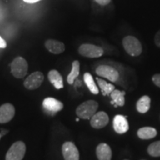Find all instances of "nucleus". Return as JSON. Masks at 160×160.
Masks as SVG:
<instances>
[{"mask_svg":"<svg viewBox=\"0 0 160 160\" xmlns=\"http://www.w3.org/2000/svg\"><path fill=\"white\" fill-rule=\"evenodd\" d=\"M99 104L95 100H88L79 105L76 110V113L79 118L82 119H91L97 113Z\"/></svg>","mask_w":160,"mask_h":160,"instance_id":"1","label":"nucleus"},{"mask_svg":"<svg viewBox=\"0 0 160 160\" xmlns=\"http://www.w3.org/2000/svg\"><path fill=\"white\" fill-rule=\"evenodd\" d=\"M122 45L128 54L138 57L142 52V46L140 41L133 36H126L122 39Z\"/></svg>","mask_w":160,"mask_h":160,"instance_id":"2","label":"nucleus"},{"mask_svg":"<svg viewBox=\"0 0 160 160\" xmlns=\"http://www.w3.org/2000/svg\"><path fill=\"white\" fill-rule=\"evenodd\" d=\"M11 70L13 76L17 79L25 77L28 71V64L22 57L15 58L11 64Z\"/></svg>","mask_w":160,"mask_h":160,"instance_id":"3","label":"nucleus"},{"mask_svg":"<svg viewBox=\"0 0 160 160\" xmlns=\"http://www.w3.org/2000/svg\"><path fill=\"white\" fill-rule=\"evenodd\" d=\"M25 151V144L22 141L16 142L7 152L5 160H22Z\"/></svg>","mask_w":160,"mask_h":160,"instance_id":"4","label":"nucleus"},{"mask_svg":"<svg viewBox=\"0 0 160 160\" xmlns=\"http://www.w3.org/2000/svg\"><path fill=\"white\" fill-rule=\"evenodd\" d=\"M78 51L80 55L88 58H99L104 53L102 48L92 44H82L79 46Z\"/></svg>","mask_w":160,"mask_h":160,"instance_id":"5","label":"nucleus"},{"mask_svg":"<svg viewBox=\"0 0 160 160\" xmlns=\"http://www.w3.org/2000/svg\"><path fill=\"white\" fill-rule=\"evenodd\" d=\"M96 73L100 77L105 78L112 82H116L119 77V73L117 69L112 66L107 65H101L96 69Z\"/></svg>","mask_w":160,"mask_h":160,"instance_id":"6","label":"nucleus"},{"mask_svg":"<svg viewBox=\"0 0 160 160\" xmlns=\"http://www.w3.org/2000/svg\"><path fill=\"white\" fill-rule=\"evenodd\" d=\"M44 81V75L42 72L36 71L26 78L24 81V86L28 90L37 89Z\"/></svg>","mask_w":160,"mask_h":160,"instance_id":"7","label":"nucleus"},{"mask_svg":"<svg viewBox=\"0 0 160 160\" xmlns=\"http://www.w3.org/2000/svg\"><path fill=\"white\" fill-rule=\"evenodd\" d=\"M62 154L65 160H79V151L71 142H65L63 144Z\"/></svg>","mask_w":160,"mask_h":160,"instance_id":"8","label":"nucleus"},{"mask_svg":"<svg viewBox=\"0 0 160 160\" xmlns=\"http://www.w3.org/2000/svg\"><path fill=\"white\" fill-rule=\"evenodd\" d=\"M108 115L104 111L97 112L91 119V125L96 129L103 128L108 124Z\"/></svg>","mask_w":160,"mask_h":160,"instance_id":"9","label":"nucleus"},{"mask_svg":"<svg viewBox=\"0 0 160 160\" xmlns=\"http://www.w3.org/2000/svg\"><path fill=\"white\" fill-rule=\"evenodd\" d=\"M113 127L117 133H125L129 130V124L126 117L120 114L115 116L113 121Z\"/></svg>","mask_w":160,"mask_h":160,"instance_id":"10","label":"nucleus"},{"mask_svg":"<svg viewBox=\"0 0 160 160\" xmlns=\"http://www.w3.org/2000/svg\"><path fill=\"white\" fill-rule=\"evenodd\" d=\"M15 115V108L13 105L5 103L0 107V123H7Z\"/></svg>","mask_w":160,"mask_h":160,"instance_id":"11","label":"nucleus"},{"mask_svg":"<svg viewBox=\"0 0 160 160\" xmlns=\"http://www.w3.org/2000/svg\"><path fill=\"white\" fill-rule=\"evenodd\" d=\"M45 46L48 51L53 54H60L65 50V44L56 39H48L45 42Z\"/></svg>","mask_w":160,"mask_h":160,"instance_id":"12","label":"nucleus"},{"mask_svg":"<svg viewBox=\"0 0 160 160\" xmlns=\"http://www.w3.org/2000/svg\"><path fill=\"white\" fill-rule=\"evenodd\" d=\"M44 108L51 112H58L62 110L64 105L62 102L52 97H48L43 100Z\"/></svg>","mask_w":160,"mask_h":160,"instance_id":"13","label":"nucleus"},{"mask_svg":"<svg viewBox=\"0 0 160 160\" xmlns=\"http://www.w3.org/2000/svg\"><path fill=\"white\" fill-rule=\"evenodd\" d=\"M97 157L99 160H111L112 151L111 147L106 143H101L97 148Z\"/></svg>","mask_w":160,"mask_h":160,"instance_id":"14","label":"nucleus"},{"mask_svg":"<svg viewBox=\"0 0 160 160\" xmlns=\"http://www.w3.org/2000/svg\"><path fill=\"white\" fill-rule=\"evenodd\" d=\"M125 92L119 91V90L114 89L112 93H111V105H113L114 107H122L125 105Z\"/></svg>","mask_w":160,"mask_h":160,"instance_id":"15","label":"nucleus"},{"mask_svg":"<svg viewBox=\"0 0 160 160\" xmlns=\"http://www.w3.org/2000/svg\"><path fill=\"white\" fill-rule=\"evenodd\" d=\"M50 82L57 89H62L64 87L63 79L61 74L57 70H51L49 71L48 75Z\"/></svg>","mask_w":160,"mask_h":160,"instance_id":"16","label":"nucleus"},{"mask_svg":"<svg viewBox=\"0 0 160 160\" xmlns=\"http://www.w3.org/2000/svg\"><path fill=\"white\" fill-rule=\"evenodd\" d=\"M157 135V131L154 128L143 127L138 130L137 136L141 139H151Z\"/></svg>","mask_w":160,"mask_h":160,"instance_id":"17","label":"nucleus"},{"mask_svg":"<svg viewBox=\"0 0 160 160\" xmlns=\"http://www.w3.org/2000/svg\"><path fill=\"white\" fill-rule=\"evenodd\" d=\"M151 98L148 96H143L137 102V110L140 113H145L149 111L151 107Z\"/></svg>","mask_w":160,"mask_h":160,"instance_id":"18","label":"nucleus"},{"mask_svg":"<svg viewBox=\"0 0 160 160\" xmlns=\"http://www.w3.org/2000/svg\"><path fill=\"white\" fill-rule=\"evenodd\" d=\"M97 82L99 85V87L101 89L102 93L103 96H108L111 95L112 91L115 89L114 85H112L111 83H108L105 80L102 79H100V78H96Z\"/></svg>","mask_w":160,"mask_h":160,"instance_id":"19","label":"nucleus"},{"mask_svg":"<svg viewBox=\"0 0 160 160\" xmlns=\"http://www.w3.org/2000/svg\"><path fill=\"white\" fill-rule=\"evenodd\" d=\"M80 71V63L78 60H75L72 63V69L71 73L68 76L67 81L70 85H72L76 79L78 77Z\"/></svg>","mask_w":160,"mask_h":160,"instance_id":"20","label":"nucleus"},{"mask_svg":"<svg viewBox=\"0 0 160 160\" xmlns=\"http://www.w3.org/2000/svg\"><path fill=\"white\" fill-rule=\"evenodd\" d=\"M84 81L85 83L88 88L89 91L93 94H98L99 93V88H98L97 85H96L93 78L90 73H85L84 74Z\"/></svg>","mask_w":160,"mask_h":160,"instance_id":"21","label":"nucleus"},{"mask_svg":"<svg viewBox=\"0 0 160 160\" xmlns=\"http://www.w3.org/2000/svg\"><path fill=\"white\" fill-rule=\"evenodd\" d=\"M148 153L153 157H160V140L151 143L148 148Z\"/></svg>","mask_w":160,"mask_h":160,"instance_id":"22","label":"nucleus"},{"mask_svg":"<svg viewBox=\"0 0 160 160\" xmlns=\"http://www.w3.org/2000/svg\"><path fill=\"white\" fill-rule=\"evenodd\" d=\"M152 81L160 88V73H157V74L153 75L152 77Z\"/></svg>","mask_w":160,"mask_h":160,"instance_id":"23","label":"nucleus"},{"mask_svg":"<svg viewBox=\"0 0 160 160\" xmlns=\"http://www.w3.org/2000/svg\"><path fill=\"white\" fill-rule=\"evenodd\" d=\"M154 43L158 48H160V30L157 32L154 37Z\"/></svg>","mask_w":160,"mask_h":160,"instance_id":"24","label":"nucleus"},{"mask_svg":"<svg viewBox=\"0 0 160 160\" xmlns=\"http://www.w3.org/2000/svg\"><path fill=\"white\" fill-rule=\"evenodd\" d=\"M94 1L100 5L105 6V5H108V4L111 3V0H94Z\"/></svg>","mask_w":160,"mask_h":160,"instance_id":"25","label":"nucleus"},{"mask_svg":"<svg viewBox=\"0 0 160 160\" xmlns=\"http://www.w3.org/2000/svg\"><path fill=\"white\" fill-rule=\"evenodd\" d=\"M7 47V43L5 40L0 37V48H5Z\"/></svg>","mask_w":160,"mask_h":160,"instance_id":"26","label":"nucleus"},{"mask_svg":"<svg viewBox=\"0 0 160 160\" xmlns=\"http://www.w3.org/2000/svg\"><path fill=\"white\" fill-rule=\"evenodd\" d=\"M25 2H27V3H30V4H33V3H36V2H38L41 1V0H23Z\"/></svg>","mask_w":160,"mask_h":160,"instance_id":"27","label":"nucleus"},{"mask_svg":"<svg viewBox=\"0 0 160 160\" xmlns=\"http://www.w3.org/2000/svg\"><path fill=\"white\" fill-rule=\"evenodd\" d=\"M76 121H77V122H79V118H77V119H76Z\"/></svg>","mask_w":160,"mask_h":160,"instance_id":"28","label":"nucleus"},{"mask_svg":"<svg viewBox=\"0 0 160 160\" xmlns=\"http://www.w3.org/2000/svg\"><path fill=\"white\" fill-rule=\"evenodd\" d=\"M1 137H2V135H1V133H0V139H1Z\"/></svg>","mask_w":160,"mask_h":160,"instance_id":"29","label":"nucleus"}]
</instances>
